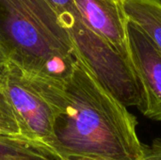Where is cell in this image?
Returning a JSON list of instances; mask_svg holds the SVG:
<instances>
[{
    "mask_svg": "<svg viewBox=\"0 0 161 160\" xmlns=\"http://www.w3.org/2000/svg\"><path fill=\"white\" fill-rule=\"evenodd\" d=\"M137 118L102 87L77 58L63 86L55 122L58 160H142Z\"/></svg>",
    "mask_w": 161,
    "mask_h": 160,
    "instance_id": "6da1fadb",
    "label": "cell"
},
{
    "mask_svg": "<svg viewBox=\"0 0 161 160\" xmlns=\"http://www.w3.org/2000/svg\"><path fill=\"white\" fill-rule=\"evenodd\" d=\"M0 50L27 74L64 83L77 55L47 0H0Z\"/></svg>",
    "mask_w": 161,
    "mask_h": 160,
    "instance_id": "7a4b0ae2",
    "label": "cell"
},
{
    "mask_svg": "<svg viewBox=\"0 0 161 160\" xmlns=\"http://www.w3.org/2000/svg\"><path fill=\"white\" fill-rule=\"evenodd\" d=\"M68 30L77 58L93 77L125 107L143 104L140 83L129 62L83 21L74 0H47Z\"/></svg>",
    "mask_w": 161,
    "mask_h": 160,
    "instance_id": "3957f363",
    "label": "cell"
},
{
    "mask_svg": "<svg viewBox=\"0 0 161 160\" xmlns=\"http://www.w3.org/2000/svg\"><path fill=\"white\" fill-rule=\"evenodd\" d=\"M64 83L31 76L8 60L0 64V84L13 108L25 139L56 160L59 159L60 155L55 122L62 108Z\"/></svg>",
    "mask_w": 161,
    "mask_h": 160,
    "instance_id": "277c9868",
    "label": "cell"
},
{
    "mask_svg": "<svg viewBox=\"0 0 161 160\" xmlns=\"http://www.w3.org/2000/svg\"><path fill=\"white\" fill-rule=\"evenodd\" d=\"M128 54L131 68L143 95L141 112L161 122V50L135 24H127Z\"/></svg>",
    "mask_w": 161,
    "mask_h": 160,
    "instance_id": "5b68a950",
    "label": "cell"
},
{
    "mask_svg": "<svg viewBox=\"0 0 161 160\" xmlns=\"http://www.w3.org/2000/svg\"><path fill=\"white\" fill-rule=\"evenodd\" d=\"M85 24L111 44L130 64L127 41L128 20L123 0H74Z\"/></svg>",
    "mask_w": 161,
    "mask_h": 160,
    "instance_id": "8992f818",
    "label": "cell"
},
{
    "mask_svg": "<svg viewBox=\"0 0 161 160\" xmlns=\"http://www.w3.org/2000/svg\"><path fill=\"white\" fill-rule=\"evenodd\" d=\"M126 18L161 50V0H123Z\"/></svg>",
    "mask_w": 161,
    "mask_h": 160,
    "instance_id": "52a82bcc",
    "label": "cell"
},
{
    "mask_svg": "<svg viewBox=\"0 0 161 160\" xmlns=\"http://www.w3.org/2000/svg\"><path fill=\"white\" fill-rule=\"evenodd\" d=\"M0 160H56L25 139L0 134Z\"/></svg>",
    "mask_w": 161,
    "mask_h": 160,
    "instance_id": "ba28073f",
    "label": "cell"
},
{
    "mask_svg": "<svg viewBox=\"0 0 161 160\" xmlns=\"http://www.w3.org/2000/svg\"><path fill=\"white\" fill-rule=\"evenodd\" d=\"M0 134L25 139L20 124L8 98V95L0 84Z\"/></svg>",
    "mask_w": 161,
    "mask_h": 160,
    "instance_id": "9c48e42d",
    "label": "cell"
},
{
    "mask_svg": "<svg viewBox=\"0 0 161 160\" xmlns=\"http://www.w3.org/2000/svg\"><path fill=\"white\" fill-rule=\"evenodd\" d=\"M142 160H161V139H157L151 145L145 146Z\"/></svg>",
    "mask_w": 161,
    "mask_h": 160,
    "instance_id": "30bf717a",
    "label": "cell"
},
{
    "mask_svg": "<svg viewBox=\"0 0 161 160\" xmlns=\"http://www.w3.org/2000/svg\"><path fill=\"white\" fill-rule=\"evenodd\" d=\"M7 59H6V58H5V56L3 55V53H2V51L0 50V64L1 63H3V62H5Z\"/></svg>",
    "mask_w": 161,
    "mask_h": 160,
    "instance_id": "8fae6325",
    "label": "cell"
},
{
    "mask_svg": "<svg viewBox=\"0 0 161 160\" xmlns=\"http://www.w3.org/2000/svg\"><path fill=\"white\" fill-rule=\"evenodd\" d=\"M62 160H83V159H62Z\"/></svg>",
    "mask_w": 161,
    "mask_h": 160,
    "instance_id": "7c38bea8",
    "label": "cell"
}]
</instances>
